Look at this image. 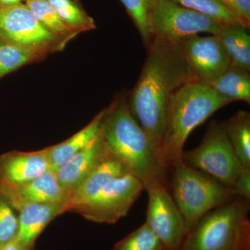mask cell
I'll use <instances>...</instances> for the list:
<instances>
[{"label": "cell", "mask_w": 250, "mask_h": 250, "mask_svg": "<svg viewBox=\"0 0 250 250\" xmlns=\"http://www.w3.org/2000/svg\"><path fill=\"white\" fill-rule=\"evenodd\" d=\"M233 13L246 27H250V0H218Z\"/></svg>", "instance_id": "28"}, {"label": "cell", "mask_w": 250, "mask_h": 250, "mask_svg": "<svg viewBox=\"0 0 250 250\" xmlns=\"http://www.w3.org/2000/svg\"><path fill=\"white\" fill-rule=\"evenodd\" d=\"M113 250H166L154 231L145 223L137 229L118 241Z\"/></svg>", "instance_id": "25"}, {"label": "cell", "mask_w": 250, "mask_h": 250, "mask_svg": "<svg viewBox=\"0 0 250 250\" xmlns=\"http://www.w3.org/2000/svg\"><path fill=\"white\" fill-rule=\"evenodd\" d=\"M50 170L47 149L34 152L13 150L0 155V182L19 184Z\"/></svg>", "instance_id": "14"}, {"label": "cell", "mask_w": 250, "mask_h": 250, "mask_svg": "<svg viewBox=\"0 0 250 250\" xmlns=\"http://www.w3.org/2000/svg\"><path fill=\"white\" fill-rule=\"evenodd\" d=\"M131 174L126 166L110 152L108 157L96 167L72 192L69 198V211L73 207L89 200L113 179Z\"/></svg>", "instance_id": "16"}, {"label": "cell", "mask_w": 250, "mask_h": 250, "mask_svg": "<svg viewBox=\"0 0 250 250\" xmlns=\"http://www.w3.org/2000/svg\"><path fill=\"white\" fill-rule=\"evenodd\" d=\"M139 31L146 49L153 40L151 22L156 0H121Z\"/></svg>", "instance_id": "24"}, {"label": "cell", "mask_w": 250, "mask_h": 250, "mask_svg": "<svg viewBox=\"0 0 250 250\" xmlns=\"http://www.w3.org/2000/svg\"><path fill=\"white\" fill-rule=\"evenodd\" d=\"M187 9L198 11L214 18L220 24L241 23L238 17L218 0H170ZM246 26V25H245Z\"/></svg>", "instance_id": "26"}, {"label": "cell", "mask_w": 250, "mask_h": 250, "mask_svg": "<svg viewBox=\"0 0 250 250\" xmlns=\"http://www.w3.org/2000/svg\"><path fill=\"white\" fill-rule=\"evenodd\" d=\"M63 24L76 34L96 28L93 18L85 12L82 5L75 0H47Z\"/></svg>", "instance_id": "21"}, {"label": "cell", "mask_w": 250, "mask_h": 250, "mask_svg": "<svg viewBox=\"0 0 250 250\" xmlns=\"http://www.w3.org/2000/svg\"><path fill=\"white\" fill-rule=\"evenodd\" d=\"M231 190L235 197H243L250 200V169L243 167Z\"/></svg>", "instance_id": "29"}, {"label": "cell", "mask_w": 250, "mask_h": 250, "mask_svg": "<svg viewBox=\"0 0 250 250\" xmlns=\"http://www.w3.org/2000/svg\"><path fill=\"white\" fill-rule=\"evenodd\" d=\"M222 25L214 18L170 0H156L151 22L153 39L172 42L200 33L216 35Z\"/></svg>", "instance_id": "9"}, {"label": "cell", "mask_w": 250, "mask_h": 250, "mask_svg": "<svg viewBox=\"0 0 250 250\" xmlns=\"http://www.w3.org/2000/svg\"><path fill=\"white\" fill-rule=\"evenodd\" d=\"M0 194L16 211L29 204L59 202L68 205V194L59 184L56 174L51 170L19 184L0 182Z\"/></svg>", "instance_id": "12"}, {"label": "cell", "mask_w": 250, "mask_h": 250, "mask_svg": "<svg viewBox=\"0 0 250 250\" xmlns=\"http://www.w3.org/2000/svg\"><path fill=\"white\" fill-rule=\"evenodd\" d=\"M25 0H0V8L21 4Z\"/></svg>", "instance_id": "31"}, {"label": "cell", "mask_w": 250, "mask_h": 250, "mask_svg": "<svg viewBox=\"0 0 250 250\" xmlns=\"http://www.w3.org/2000/svg\"><path fill=\"white\" fill-rule=\"evenodd\" d=\"M1 248H2V247L0 246V250H1Z\"/></svg>", "instance_id": "32"}, {"label": "cell", "mask_w": 250, "mask_h": 250, "mask_svg": "<svg viewBox=\"0 0 250 250\" xmlns=\"http://www.w3.org/2000/svg\"><path fill=\"white\" fill-rule=\"evenodd\" d=\"M170 170L172 197L188 231L207 213L235 197L231 188L183 161Z\"/></svg>", "instance_id": "5"}, {"label": "cell", "mask_w": 250, "mask_h": 250, "mask_svg": "<svg viewBox=\"0 0 250 250\" xmlns=\"http://www.w3.org/2000/svg\"><path fill=\"white\" fill-rule=\"evenodd\" d=\"M230 103L209 85L190 80L172 94L167 107L165 134L159 156L167 170L182 162L184 146L199 125Z\"/></svg>", "instance_id": "3"}, {"label": "cell", "mask_w": 250, "mask_h": 250, "mask_svg": "<svg viewBox=\"0 0 250 250\" xmlns=\"http://www.w3.org/2000/svg\"><path fill=\"white\" fill-rule=\"evenodd\" d=\"M24 1L36 20L54 36L67 43L77 36L63 24L47 0H25Z\"/></svg>", "instance_id": "22"}, {"label": "cell", "mask_w": 250, "mask_h": 250, "mask_svg": "<svg viewBox=\"0 0 250 250\" xmlns=\"http://www.w3.org/2000/svg\"><path fill=\"white\" fill-rule=\"evenodd\" d=\"M19 228L17 211L0 194V246L16 239Z\"/></svg>", "instance_id": "27"}, {"label": "cell", "mask_w": 250, "mask_h": 250, "mask_svg": "<svg viewBox=\"0 0 250 250\" xmlns=\"http://www.w3.org/2000/svg\"><path fill=\"white\" fill-rule=\"evenodd\" d=\"M105 109L100 111L89 124L63 142L46 148L50 170L56 172L77 153L84 149L100 132Z\"/></svg>", "instance_id": "17"}, {"label": "cell", "mask_w": 250, "mask_h": 250, "mask_svg": "<svg viewBox=\"0 0 250 250\" xmlns=\"http://www.w3.org/2000/svg\"><path fill=\"white\" fill-rule=\"evenodd\" d=\"M182 160L231 188L243 167L229 137L225 122L218 121L210 123L199 146L184 151Z\"/></svg>", "instance_id": "6"}, {"label": "cell", "mask_w": 250, "mask_h": 250, "mask_svg": "<svg viewBox=\"0 0 250 250\" xmlns=\"http://www.w3.org/2000/svg\"><path fill=\"white\" fill-rule=\"evenodd\" d=\"M101 133L109 152L142 182L144 190L152 184L166 183L167 170L130 111L126 93L117 95L105 108Z\"/></svg>", "instance_id": "2"}, {"label": "cell", "mask_w": 250, "mask_h": 250, "mask_svg": "<svg viewBox=\"0 0 250 250\" xmlns=\"http://www.w3.org/2000/svg\"><path fill=\"white\" fill-rule=\"evenodd\" d=\"M145 190L148 194L146 223L160 238L166 250H181L188 230L166 184H152Z\"/></svg>", "instance_id": "10"}, {"label": "cell", "mask_w": 250, "mask_h": 250, "mask_svg": "<svg viewBox=\"0 0 250 250\" xmlns=\"http://www.w3.org/2000/svg\"><path fill=\"white\" fill-rule=\"evenodd\" d=\"M144 190L143 184L133 174L113 179L89 200L73 207L75 212L96 223H116L126 216Z\"/></svg>", "instance_id": "7"}, {"label": "cell", "mask_w": 250, "mask_h": 250, "mask_svg": "<svg viewBox=\"0 0 250 250\" xmlns=\"http://www.w3.org/2000/svg\"><path fill=\"white\" fill-rule=\"evenodd\" d=\"M207 85L230 103L237 100L250 103V71L234 64L231 63L223 75Z\"/></svg>", "instance_id": "19"}, {"label": "cell", "mask_w": 250, "mask_h": 250, "mask_svg": "<svg viewBox=\"0 0 250 250\" xmlns=\"http://www.w3.org/2000/svg\"><path fill=\"white\" fill-rule=\"evenodd\" d=\"M192 81L208 84L231 65L226 49L217 35H193L176 42Z\"/></svg>", "instance_id": "11"}, {"label": "cell", "mask_w": 250, "mask_h": 250, "mask_svg": "<svg viewBox=\"0 0 250 250\" xmlns=\"http://www.w3.org/2000/svg\"><path fill=\"white\" fill-rule=\"evenodd\" d=\"M19 228L16 241L24 246H36V241L54 219L69 212L65 203L29 204L18 210Z\"/></svg>", "instance_id": "15"}, {"label": "cell", "mask_w": 250, "mask_h": 250, "mask_svg": "<svg viewBox=\"0 0 250 250\" xmlns=\"http://www.w3.org/2000/svg\"><path fill=\"white\" fill-rule=\"evenodd\" d=\"M45 56L0 39V80L23 65L41 60Z\"/></svg>", "instance_id": "23"}, {"label": "cell", "mask_w": 250, "mask_h": 250, "mask_svg": "<svg viewBox=\"0 0 250 250\" xmlns=\"http://www.w3.org/2000/svg\"><path fill=\"white\" fill-rule=\"evenodd\" d=\"M227 131L233 149L243 167L250 169V114L238 111L225 121Z\"/></svg>", "instance_id": "20"}, {"label": "cell", "mask_w": 250, "mask_h": 250, "mask_svg": "<svg viewBox=\"0 0 250 250\" xmlns=\"http://www.w3.org/2000/svg\"><path fill=\"white\" fill-rule=\"evenodd\" d=\"M250 200L235 197L205 215L181 250H250Z\"/></svg>", "instance_id": "4"}, {"label": "cell", "mask_w": 250, "mask_h": 250, "mask_svg": "<svg viewBox=\"0 0 250 250\" xmlns=\"http://www.w3.org/2000/svg\"><path fill=\"white\" fill-rule=\"evenodd\" d=\"M0 39L45 55L67 44L46 29L23 3L0 8Z\"/></svg>", "instance_id": "8"}, {"label": "cell", "mask_w": 250, "mask_h": 250, "mask_svg": "<svg viewBox=\"0 0 250 250\" xmlns=\"http://www.w3.org/2000/svg\"><path fill=\"white\" fill-rule=\"evenodd\" d=\"M128 104L159 156L172 94L192 80L177 42L154 38ZM160 158V156H159Z\"/></svg>", "instance_id": "1"}, {"label": "cell", "mask_w": 250, "mask_h": 250, "mask_svg": "<svg viewBox=\"0 0 250 250\" xmlns=\"http://www.w3.org/2000/svg\"><path fill=\"white\" fill-rule=\"evenodd\" d=\"M249 27L241 23L223 24L216 34L226 49L231 63L250 72Z\"/></svg>", "instance_id": "18"}, {"label": "cell", "mask_w": 250, "mask_h": 250, "mask_svg": "<svg viewBox=\"0 0 250 250\" xmlns=\"http://www.w3.org/2000/svg\"><path fill=\"white\" fill-rule=\"evenodd\" d=\"M35 246H24V245L21 244V243H18L17 241L14 240V241L3 247L1 250H35Z\"/></svg>", "instance_id": "30"}, {"label": "cell", "mask_w": 250, "mask_h": 250, "mask_svg": "<svg viewBox=\"0 0 250 250\" xmlns=\"http://www.w3.org/2000/svg\"><path fill=\"white\" fill-rule=\"evenodd\" d=\"M109 154L100 130L98 136L88 146L54 172L59 184L68 194L69 198L72 192L83 183Z\"/></svg>", "instance_id": "13"}]
</instances>
